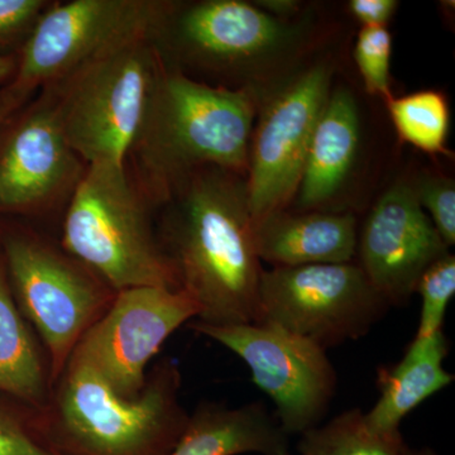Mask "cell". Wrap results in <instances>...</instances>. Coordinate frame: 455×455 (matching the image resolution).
Here are the masks:
<instances>
[{
	"instance_id": "3",
	"label": "cell",
	"mask_w": 455,
	"mask_h": 455,
	"mask_svg": "<svg viewBox=\"0 0 455 455\" xmlns=\"http://www.w3.org/2000/svg\"><path fill=\"white\" fill-rule=\"evenodd\" d=\"M320 38L307 13L286 20L244 0H167L152 44L169 68L263 100L310 65Z\"/></svg>"
},
{
	"instance_id": "14",
	"label": "cell",
	"mask_w": 455,
	"mask_h": 455,
	"mask_svg": "<svg viewBox=\"0 0 455 455\" xmlns=\"http://www.w3.org/2000/svg\"><path fill=\"white\" fill-rule=\"evenodd\" d=\"M451 248L416 196L411 178L386 188L358 232L357 265L390 307H403L419 280Z\"/></svg>"
},
{
	"instance_id": "28",
	"label": "cell",
	"mask_w": 455,
	"mask_h": 455,
	"mask_svg": "<svg viewBox=\"0 0 455 455\" xmlns=\"http://www.w3.org/2000/svg\"><path fill=\"white\" fill-rule=\"evenodd\" d=\"M36 95V94H35ZM35 95L27 94L14 88L11 83L5 84L0 88V131L5 123L28 103Z\"/></svg>"
},
{
	"instance_id": "29",
	"label": "cell",
	"mask_w": 455,
	"mask_h": 455,
	"mask_svg": "<svg viewBox=\"0 0 455 455\" xmlns=\"http://www.w3.org/2000/svg\"><path fill=\"white\" fill-rule=\"evenodd\" d=\"M253 3L266 13L278 20H295L305 13L304 3L300 0H257Z\"/></svg>"
},
{
	"instance_id": "13",
	"label": "cell",
	"mask_w": 455,
	"mask_h": 455,
	"mask_svg": "<svg viewBox=\"0 0 455 455\" xmlns=\"http://www.w3.org/2000/svg\"><path fill=\"white\" fill-rule=\"evenodd\" d=\"M197 315L199 307L182 290H122L70 358L94 371L118 396L137 397L145 387L149 362L171 335Z\"/></svg>"
},
{
	"instance_id": "24",
	"label": "cell",
	"mask_w": 455,
	"mask_h": 455,
	"mask_svg": "<svg viewBox=\"0 0 455 455\" xmlns=\"http://www.w3.org/2000/svg\"><path fill=\"white\" fill-rule=\"evenodd\" d=\"M421 208L449 248L455 243L454 180L439 173H425L412 178Z\"/></svg>"
},
{
	"instance_id": "2",
	"label": "cell",
	"mask_w": 455,
	"mask_h": 455,
	"mask_svg": "<svg viewBox=\"0 0 455 455\" xmlns=\"http://www.w3.org/2000/svg\"><path fill=\"white\" fill-rule=\"evenodd\" d=\"M262 98L193 79L161 61L125 166L154 209L206 167L245 176Z\"/></svg>"
},
{
	"instance_id": "18",
	"label": "cell",
	"mask_w": 455,
	"mask_h": 455,
	"mask_svg": "<svg viewBox=\"0 0 455 455\" xmlns=\"http://www.w3.org/2000/svg\"><path fill=\"white\" fill-rule=\"evenodd\" d=\"M449 344L444 331L415 337L397 364L379 371V396L367 423L379 433L401 430V423L427 398L449 387L455 376L444 367Z\"/></svg>"
},
{
	"instance_id": "12",
	"label": "cell",
	"mask_w": 455,
	"mask_h": 455,
	"mask_svg": "<svg viewBox=\"0 0 455 455\" xmlns=\"http://www.w3.org/2000/svg\"><path fill=\"white\" fill-rule=\"evenodd\" d=\"M85 170L66 140L52 90H41L0 131V215L65 211Z\"/></svg>"
},
{
	"instance_id": "20",
	"label": "cell",
	"mask_w": 455,
	"mask_h": 455,
	"mask_svg": "<svg viewBox=\"0 0 455 455\" xmlns=\"http://www.w3.org/2000/svg\"><path fill=\"white\" fill-rule=\"evenodd\" d=\"M409 448L401 430L379 433L355 407L301 434L298 455H403Z\"/></svg>"
},
{
	"instance_id": "5",
	"label": "cell",
	"mask_w": 455,
	"mask_h": 455,
	"mask_svg": "<svg viewBox=\"0 0 455 455\" xmlns=\"http://www.w3.org/2000/svg\"><path fill=\"white\" fill-rule=\"evenodd\" d=\"M154 211L125 164H86L66 205L60 244L116 292L142 286L180 290Z\"/></svg>"
},
{
	"instance_id": "10",
	"label": "cell",
	"mask_w": 455,
	"mask_h": 455,
	"mask_svg": "<svg viewBox=\"0 0 455 455\" xmlns=\"http://www.w3.org/2000/svg\"><path fill=\"white\" fill-rule=\"evenodd\" d=\"M331 80L333 65L315 61L260 101L245 172L253 226L291 206Z\"/></svg>"
},
{
	"instance_id": "17",
	"label": "cell",
	"mask_w": 455,
	"mask_h": 455,
	"mask_svg": "<svg viewBox=\"0 0 455 455\" xmlns=\"http://www.w3.org/2000/svg\"><path fill=\"white\" fill-rule=\"evenodd\" d=\"M291 455L290 436L259 401L242 406L202 401L170 455Z\"/></svg>"
},
{
	"instance_id": "23",
	"label": "cell",
	"mask_w": 455,
	"mask_h": 455,
	"mask_svg": "<svg viewBox=\"0 0 455 455\" xmlns=\"http://www.w3.org/2000/svg\"><path fill=\"white\" fill-rule=\"evenodd\" d=\"M415 293L421 298L415 337H429L443 331L448 305L455 293V257L449 253L430 266L419 280Z\"/></svg>"
},
{
	"instance_id": "7",
	"label": "cell",
	"mask_w": 455,
	"mask_h": 455,
	"mask_svg": "<svg viewBox=\"0 0 455 455\" xmlns=\"http://www.w3.org/2000/svg\"><path fill=\"white\" fill-rule=\"evenodd\" d=\"M161 59L140 41L47 88L71 148L86 164H125Z\"/></svg>"
},
{
	"instance_id": "31",
	"label": "cell",
	"mask_w": 455,
	"mask_h": 455,
	"mask_svg": "<svg viewBox=\"0 0 455 455\" xmlns=\"http://www.w3.org/2000/svg\"><path fill=\"white\" fill-rule=\"evenodd\" d=\"M403 455H440L435 449L430 447L407 448Z\"/></svg>"
},
{
	"instance_id": "4",
	"label": "cell",
	"mask_w": 455,
	"mask_h": 455,
	"mask_svg": "<svg viewBox=\"0 0 455 455\" xmlns=\"http://www.w3.org/2000/svg\"><path fill=\"white\" fill-rule=\"evenodd\" d=\"M178 361L160 359L139 396L123 398L88 366L68 359L36 427L61 455H170L187 427Z\"/></svg>"
},
{
	"instance_id": "9",
	"label": "cell",
	"mask_w": 455,
	"mask_h": 455,
	"mask_svg": "<svg viewBox=\"0 0 455 455\" xmlns=\"http://www.w3.org/2000/svg\"><path fill=\"white\" fill-rule=\"evenodd\" d=\"M357 263L263 269L254 323L329 349L366 337L388 310Z\"/></svg>"
},
{
	"instance_id": "1",
	"label": "cell",
	"mask_w": 455,
	"mask_h": 455,
	"mask_svg": "<svg viewBox=\"0 0 455 455\" xmlns=\"http://www.w3.org/2000/svg\"><path fill=\"white\" fill-rule=\"evenodd\" d=\"M161 209L158 239L179 289L199 307L193 322H256L263 268L245 176L217 167L196 171Z\"/></svg>"
},
{
	"instance_id": "30",
	"label": "cell",
	"mask_w": 455,
	"mask_h": 455,
	"mask_svg": "<svg viewBox=\"0 0 455 455\" xmlns=\"http://www.w3.org/2000/svg\"><path fill=\"white\" fill-rule=\"evenodd\" d=\"M18 65V53L0 56V85H5L13 79Z\"/></svg>"
},
{
	"instance_id": "6",
	"label": "cell",
	"mask_w": 455,
	"mask_h": 455,
	"mask_svg": "<svg viewBox=\"0 0 455 455\" xmlns=\"http://www.w3.org/2000/svg\"><path fill=\"white\" fill-rule=\"evenodd\" d=\"M0 252L18 309L46 350L55 382L116 291L60 242L16 221L0 227Z\"/></svg>"
},
{
	"instance_id": "15",
	"label": "cell",
	"mask_w": 455,
	"mask_h": 455,
	"mask_svg": "<svg viewBox=\"0 0 455 455\" xmlns=\"http://www.w3.org/2000/svg\"><path fill=\"white\" fill-rule=\"evenodd\" d=\"M361 116L355 95L331 88L311 139L293 212H335L361 149Z\"/></svg>"
},
{
	"instance_id": "22",
	"label": "cell",
	"mask_w": 455,
	"mask_h": 455,
	"mask_svg": "<svg viewBox=\"0 0 455 455\" xmlns=\"http://www.w3.org/2000/svg\"><path fill=\"white\" fill-rule=\"evenodd\" d=\"M367 94L383 100L391 92L392 36L387 27H362L353 51Z\"/></svg>"
},
{
	"instance_id": "8",
	"label": "cell",
	"mask_w": 455,
	"mask_h": 455,
	"mask_svg": "<svg viewBox=\"0 0 455 455\" xmlns=\"http://www.w3.org/2000/svg\"><path fill=\"white\" fill-rule=\"evenodd\" d=\"M166 7L167 0L51 2L18 52L9 83L35 95L98 60L154 41Z\"/></svg>"
},
{
	"instance_id": "25",
	"label": "cell",
	"mask_w": 455,
	"mask_h": 455,
	"mask_svg": "<svg viewBox=\"0 0 455 455\" xmlns=\"http://www.w3.org/2000/svg\"><path fill=\"white\" fill-rule=\"evenodd\" d=\"M0 455H61L42 439L36 427V410L0 403Z\"/></svg>"
},
{
	"instance_id": "27",
	"label": "cell",
	"mask_w": 455,
	"mask_h": 455,
	"mask_svg": "<svg viewBox=\"0 0 455 455\" xmlns=\"http://www.w3.org/2000/svg\"><path fill=\"white\" fill-rule=\"evenodd\" d=\"M400 3L396 0H350V16L362 27H387L396 14Z\"/></svg>"
},
{
	"instance_id": "26",
	"label": "cell",
	"mask_w": 455,
	"mask_h": 455,
	"mask_svg": "<svg viewBox=\"0 0 455 455\" xmlns=\"http://www.w3.org/2000/svg\"><path fill=\"white\" fill-rule=\"evenodd\" d=\"M51 0H0V56L20 52Z\"/></svg>"
},
{
	"instance_id": "19",
	"label": "cell",
	"mask_w": 455,
	"mask_h": 455,
	"mask_svg": "<svg viewBox=\"0 0 455 455\" xmlns=\"http://www.w3.org/2000/svg\"><path fill=\"white\" fill-rule=\"evenodd\" d=\"M52 385L49 355L18 309L0 252V394L41 410Z\"/></svg>"
},
{
	"instance_id": "11",
	"label": "cell",
	"mask_w": 455,
	"mask_h": 455,
	"mask_svg": "<svg viewBox=\"0 0 455 455\" xmlns=\"http://www.w3.org/2000/svg\"><path fill=\"white\" fill-rule=\"evenodd\" d=\"M188 328L217 341L250 368L252 381L275 406V418L289 436L324 423L338 387L328 352L278 326L263 323Z\"/></svg>"
},
{
	"instance_id": "16",
	"label": "cell",
	"mask_w": 455,
	"mask_h": 455,
	"mask_svg": "<svg viewBox=\"0 0 455 455\" xmlns=\"http://www.w3.org/2000/svg\"><path fill=\"white\" fill-rule=\"evenodd\" d=\"M260 262L272 268L353 262L358 221L352 212H275L254 224Z\"/></svg>"
},
{
	"instance_id": "21",
	"label": "cell",
	"mask_w": 455,
	"mask_h": 455,
	"mask_svg": "<svg viewBox=\"0 0 455 455\" xmlns=\"http://www.w3.org/2000/svg\"><path fill=\"white\" fill-rule=\"evenodd\" d=\"M385 103L398 139L427 155L449 154L451 110L442 92L421 90Z\"/></svg>"
}]
</instances>
